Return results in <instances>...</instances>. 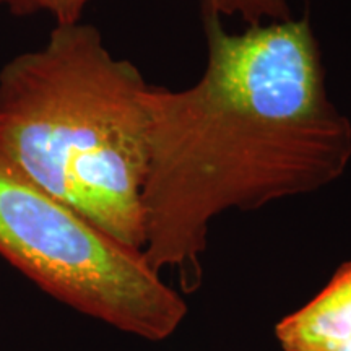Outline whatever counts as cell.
I'll use <instances>...</instances> for the list:
<instances>
[{
  "label": "cell",
  "instance_id": "3",
  "mask_svg": "<svg viewBox=\"0 0 351 351\" xmlns=\"http://www.w3.org/2000/svg\"><path fill=\"white\" fill-rule=\"evenodd\" d=\"M0 256L47 295L140 339H168L187 314L142 251L47 194L2 152Z\"/></svg>",
  "mask_w": 351,
  "mask_h": 351
},
{
  "label": "cell",
  "instance_id": "1",
  "mask_svg": "<svg viewBox=\"0 0 351 351\" xmlns=\"http://www.w3.org/2000/svg\"><path fill=\"white\" fill-rule=\"evenodd\" d=\"M207 65L195 85H150L142 187L143 257L202 285L210 223L337 181L351 160V122L332 103L309 19L231 33L202 12Z\"/></svg>",
  "mask_w": 351,
  "mask_h": 351
},
{
  "label": "cell",
  "instance_id": "6",
  "mask_svg": "<svg viewBox=\"0 0 351 351\" xmlns=\"http://www.w3.org/2000/svg\"><path fill=\"white\" fill-rule=\"evenodd\" d=\"M291 19L288 0H245V19L244 21L251 26L262 25L263 20L270 23L285 21Z\"/></svg>",
  "mask_w": 351,
  "mask_h": 351
},
{
  "label": "cell",
  "instance_id": "5",
  "mask_svg": "<svg viewBox=\"0 0 351 351\" xmlns=\"http://www.w3.org/2000/svg\"><path fill=\"white\" fill-rule=\"evenodd\" d=\"M90 0H0L15 15H32L46 12L54 16L56 25H73L82 20V13Z\"/></svg>",
  "mask_w": 351,
  "mask_h": 351
},
{
  "label": "cell",
  "instance_id": "4",
  "mask_svg": "<svg viewBox=\"0 0 351 351\" xmlns=\"http://www.w3.org/2000/svg\"><path fill=\"white\" fill-rule=\"evenodd\" d=\"M283 351H351V262L301 309L276 324Z\"/></svg>",
  "mask_w": 351,
  "mask_h": 351
},
{
  "label": "cell",
  "instance_id": "2",
  "mask_svg": "<svg viewBox=\"0 0 351 351\" xmlns=\"http://www.w3.org/2000/svg\"><path fill=\"white\" fill-rule=\"evenodd\" d=\"M150 83L98 28L56 25L0 70V152L26 178L130 247L145 243Z\"/></svg>",
  "mask_w": 351,
  "mask_h": 351
}]
</instances>
